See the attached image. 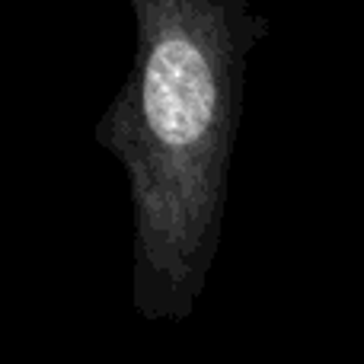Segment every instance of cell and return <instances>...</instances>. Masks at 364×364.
Masks as SVG:
<instances>
[{"mask_svg": "<svg viewBox=\"0 0 364 364\" xmlns=\"http://www.w3.org/2000/svg\"><path fill=\"white\" fill-rule=\"evenodd\" d=\"M132 74L96 122L122 164L141 297H192L224 233L246 64L272 23L250 0H128Z\"/></svg>", "mask_w": 364, "mask_h": 364, "instance_id": "cell-1", "label": "cell"}]
</instances>
